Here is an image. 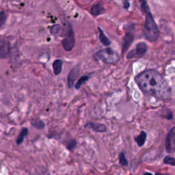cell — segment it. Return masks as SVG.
Returning a JSON list of instances; mask_svg holds the SVG:
<instances>
[{
    "label": "cell",
    "instance_id": "6da1fadb",
    "mask_svg": "<svg viewBox=\"0 0 175 175\" xmlns=\"http://www.w3.org/2000/svg\"><path fill=\"white\" fill-rule=\"evenodd\" d=\"M135 81L144 94L162 99L170 96L171 90L167 82L159 72L153 69L141 72L135 77Z\"/></svg>",
    "mask_w": 175,
    "mask_h": 175
},
{
    "label": "cell",
    "instance_id": "7a4b0ae2",
    "mask_svg": "<svg viewBox=\"0 0 175 175\" xmlns=\"http://www.w3.org/2000/svg\"><path fill=\"white\" fill-rule=\"evenodd\" d=\"M143 33L146 39L151 43L155 42L159 37V29H158L153 17L150 12L147 13L146 16Z\"/></svg>",
    "mask_w": 175,
    "mask_h": 175
},
{
    "label": "cell",
    "instance_id": "3957f363",
    "mask_svg": "<svg viewBox=\"0 0 175 175\" xmlns=\"http://www.w3.org/2000/svg\"><path fill=\"white\" fill-rule=\"evenodd\" d=\"M96 61H101L107 65H114L120 60V55L111 48H106L97 51L94 55Z\"/></svg>",
    "mask_w": 175,
    "mask_h": 175
},
{
    "label": "cell",
    "instance_id": "277c9868",
    "mask_svg": "<svg viewBox=\"0 0 175 175\" xmlns=\"http://www.w3.org/2000/svg\"><path fill=\"white\" fill-rule=\"evenodd\" d=\"M135 37V27L134 25L130 24L127 26L125 29V35L123 38V54L125 53L127 50L131 45Z\"/></svg>",
    "mask_w": 175,
    "mask_h": 175
},
{
    "label": "cell",
    "instance_id": "5b68a950",
    "mask_svg": "<svg viewBox=\"0 0 175 175\" xmlns=\"http://www.w3.org/2000/svg\"><path fill=\"white\" fill-rule=\"evenodd\" d=\"M147 51V45L144 43H140L136 45L135 48L127 54V58H140L146 54Z\"/></svg>",
    "mask_w": 175,
    "mask_h": 175
},
{
    "label": "cell",
    "instance_id": "8992f818",
    "mask_svg": "<svg viewBox=\"0 0 175 175\" xmlns=\"http://www.w3.org/2000/svg\"><path fill=\"white\" fill-rule=\"evenodd\" d=\"M75 40L74 32L71 26H69L68 32L66 34L65 39L62 40V46L66 51H69L73 49L75 45Z\"/></svg>",
    "mask_w": 175,
    "mask_h": 175
},
{
    "label": "cell",
    "instance_id": "52a82bcc",
    "mask_svg": "<svg viewBox=\"0 0 175 175\" xmlns=\"http://www.w3.org/2000/svg\"><path fill=\"white\" fill-rule=\"evenodd\" d=\"M10 46L8 41L0 39V58L5 59L10 55Z\"/></svg>",
    "mask_w": 175,
    "mask_h": 175
},
{
    "label": "cell",
    "instance_id": "ba28073f",
    "mask_svg": "<svg viewBox=\"0 0 175 175\" xmlns=\"http://www.w3.org/2000/svg\"><path fill=\"white\" fill-rule=\"evenodd\" d=\"M174 127L172 128L166 139V150L168 152H171L174 149L173 144L174 139Z\"/></svg>",
    "mask_w": 175,
    "mask_h": 175
},
{
    "label": "cell",
    "instance_id": "9c48e42d",
    "mask_svg": "<svg viewBox=\"0 0 175 175\" xmlns=\"http://www.w3.org/2000/svg\"><path fill=\"white\" fill-rule=\"evenodd\" d=\"M79 73V68L77 67H75L72 69L68 77V84L69 88H71L73 86L74 82L77 79V77Z\"/></svg>",
    "mask_w": 175,
    "mask_h": 175
},
{
    "label": "cell",
    "instance_id": "30bf717a",
    "mask_svg": "<svg viewBox=\"0 0 175 175\" xmlns=\"http://www.w3.org/2000/svg\"><path fill=\"white\" fill-rule=\"evenodd\" d=\"M86 128L93 129L97 132H105L107 131V128L103 124H97L93 123H88L85 125Z\"/></svg>",
    "mask_w": 175,
    "mask_h": 175
},
{
    "label": "cell",
    "instance_id": "8fae6325",
    "mask_svg": "<svg viewBox=\"0 0 175 175\" xmlns=\"http://www.w3.org/2000/svg\"><path fill=\"white\" fill-rule=\"evenodd\" d=\"M105 12L103 4L101 2H98L95 5H94L91 8V13L94 16H97L101 15Z\"/></svg>",
    "mask_w": 175,
    "mask_h": 175
},
{
    "label": "cell",
    "instance_id": "7c38bea8",
    "mask_svg": "<svg viewBox=\"0 0 175 175\" xmlns=\"http://www.w3.org/2000/svg\"><path fill=\"white\" fill-rule=\"evenodd\" d=\"M62 61L61 60H55L53 63V68H54V72L55 75H59L62 72Z\"/></svg>",
    "mask_w": 175,
    "mask_h": 175
},
{
    "label": "cell",
    "instance_id": "4fadbf2b",
    "mask_svg": "<svg viewBox=\"0 0 175 175\" xmlns=\"http://www.w3.org/2000/svg\"><path fill=\"white\" fill-rule=\"evenodd\" d=\"M146 133L145 131H141V133H140V135H139L138 136H137L135 138V140L136 141V142H137L138 144V145L141 147V146H142L144 143H145V141L146 140Z\"/></svg>",
    "mask_w": 175,
    "mask_h": 175
},
{
    "label": "cell",
    "instance_id": "5bb4252c",
    "mask_svg": "<svg viewBox=\"0 0 175 175\" xmlns=\"http://www.w3.org/2000/svg\"><path fill=\"white\" fill-rule=\"evenodd\" d=\"M99 40L101 41V43L105 46L110 45V41L108 38L106 37V36L105 35L104 32H103V30L99 27Z\"/></svg>",
    "mask_w": 175,
    "mask_h": 175
},
{
    "label": "cell",
    "instance_id": "9a60e30c",
    "mask_svg": "<svg viewBox=\"0 0 175 175\" xmlns=\"http://www.w3.org/2000/svg\"><path fill=\"white\" fill-rule=\"evenodd\" d=\"M27 133H28V129H27V128H23L21 130V131L19 134L18 137L16 139V144H17L18 145H19V144H21L22 142H23L24 138L27 135Z\"/></svg>",
    "mask_w": 175,
    "mask_h": 175
},
{
    "label": "cell",
    "instance_id": "2e32d148",
    "mask_svg": "<svg viewBox=\"0 0 175 175\" xmlns=\"http://www.w3.org/2000/svg\"><path fill=\"white\" fill-rule=\"evenodd\" d=\"M31 124L32 126L38 129H42L44 127V123L40 119H33L31 121Z\"/></svg>",
    "mask_w": 175,
    "mask_h": 175
},
{
    "label": "cell",
    "instance_id": "e0dca14e",
    "mask_svg": "<svg viewBox=\"0 0 175 175\" xmlns=\"http://www.w3.org/2000/svg\"><path fill=\"white\" fill-rule=\"evenodd\" d=\"M88 78H89L88 76H84V77H81V78H80L78 80V82H77V84L75 85V88L76 89H79L80 87H81L86 82L88 81Z\"/></svg>",
    "mask_w": 175,
    "mask_h": 175
},
{
    "label": "cell",
    "instance_id": "ac0fdd59",
    "mask_svg": "<svg viewBox=\"0 0 175 175\" xmlns=\"http://www.w3.org/2000/svg\"><path fill=\"white\" fill-rule=\"evenodd\" d=\"M119 163L123 166L128 165V162H127V160L126 159L125 156H124L123 152H121V153L119 154Z\"/></svg>",
    "mask_w": 175,
    "mask_h": 175
},
{
    "label": "cell",
    "instance_id": "d6986e66",
    "mask_svg": "<svg viewBox=\"0 0 175 175\" xmlns=\"http://www.w3.org/2000/svg\"><path fill=\"white\" fill-rule=\"evenodd\" d=\"M61 30H62V27H61L60 26H59V25H55V26L51 27V33L54 35L59 34L60 32L62 31Z\"/></svg>",
    "mask_w": 175,
    "mask_h": 175
},
{
    "label": "cell",
    "instance_id": "ffe728a7",
    "mask_svg": "<svg viewBox=\"0 0 175 175\" xmlns=\"http://www.w3.org/2000/svg\"><path fill=\"white\" fill-rule=\"evenodd\" d=\"M163 163H166V164H169L174 166L175 165V159L174 157L166 156L164 159H163Z\"/></svg>",
    "mask_w": 175,
    "mask_h": 175
},
{
    "label": "cell",
    "instance_id": "44dd1931",
    "mask_svg": "<svg viewBox=\"0 0 175 175\" xmlns=\"http://www.w3.org/2000/svg\"><path fill=\"white\" fill-rule=\"evenodd\" d=\"M140 2H141V8L142 10L143 11V12L145 13L149 12V8L148 5H147L146 0H140Z\"/></svg>",
    "mask_w": 175,
    "mask_h": 175
},
{
    "label": "cell",
    "instance_id": "7402d4cb",
    "mask_svg": "<svg viewBox=\"0 0 175 175\" xmlns=\"http://www.w3.org/2000/svg\"><path fill=\"white\" fill-rule=\"evenodd\" d=\"M7 19V15L4 12L1 11L0 12V27H2L3 25L4 24V23L6 21Z\"/></svg>",
    "mask_w": 175,
    "mask_h": 175
},
{
    "label": "cell",
    "instance_id": "603a6c76",
    "mask_svg": "<svg viewBox=\"0 0 175 175\" xmlns=\"http://www.w3.org/2000/svg\"><path fill=\"white\" fill-rule=\"evenodd\" d=\"M77 145V142L75 140H71L69 142L66 144V148H67L68 150L69 151H71L73 150L75 147Z\"/></svg>",
    "mask_w": 175,
    "mask_h": 175
},
{
    "label": "cell",
    "instance_id": "cb8c5ba5",
    "mask_svg": "<svg viewBox=\"0 0 175 175\" xmlns=\"http://www.w3.org/2000/svg\"><path fill=\"white\" fill-rule=\"evenodd\" d=\"M144 175H153V174H151V173H146L144 174Z\"/></svg>",
    "mask_w": 175,
    "mask_h": 175
},
{
    "label": "cell",
    "instance_id": "d4e9b609",
    "mask_svg": "<svg viewBox=\"0 0 175 175\" xmlns=\"http://www.w3.org/2000/svg\"><path fill=\"white\" fill-rule=\"evenodd\" d=\"M155 175H165V174H161V173H155Z\"/></svg>",
    "mask_w": 175,
    "mask_h": 175
},
{
    "label": "cell",
    "instance_id": "484cf974",
    "mask_svg": "<svg viewBox=\"0 0 175 175\" xmlns=\"http://www.w3.org/2000/svg\"><path fill=\"white\" fill-rule=\"evenodd\" d=\"M38 175H50L49 173H44L43 174H38Z\"/></svg>",
    "mask_w": 175,
    "mask_h": 175
}]
</instances>
